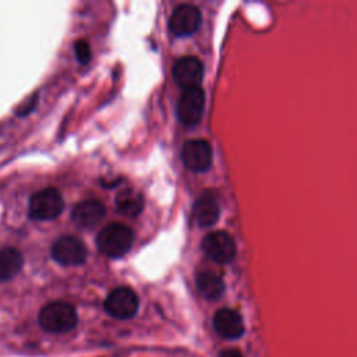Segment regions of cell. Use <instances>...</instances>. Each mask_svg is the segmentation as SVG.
<instances>
[{
    "label": "cell",
    "mask_w": 357,
    "mask_h": 357,
    "mask_svg": "<svg viewBox=\"0 0 357 357\" xmlns=\"http://www.w3.org/2000/svg\"><path fill=\"white\" fill-rule=\"evenodd\" d=\"M75 54L79 63L86 64L91 60V47L86 40H78L75 43Z\"/></svg>",
    "instance_id": "17"
},
{
    "label": "cell",
    "mask_w": 357,
    "mask_h": 357,
    "mask_svg": "<svg viewBox=\"0 0 357 357\" xmlns=\"http://www.w3.org/2000/svg\"><path fill=\"white\" fill-rule=\"evenodd\" d=\"M219 357H244V356H243V353H241L238 349L230 347V349L222 350V351L219 353Z\"/></svg>",
    "instance_id": "18"
},
{
    "label": "cell",
    "mask_w": 357,
    "mask_h": 357,
    "mask_svg": "<svg viewBox=\"0 0 357 357\" xmlns=\"http://www.w3.org/2000/svg\"><path fill=\"white\" fill-rule=\"evenodd\" d=\"M202 75H204L202 63L192 56L181 57L180 60L176 61L173 67V78L183 89L199 86Z\"/></svg>",
    "instance_id": "11"
},
{
    "label": "cell",
    "mask_w": 357,
    "mask_h": 357,
    "mask_svg": "<svg viewBox=\"0 0 357 357\" xmlns=\"http://www.w3.org/2000/svg\"><path fill=\"white\" fill-rule=\"evenodd\" d=\"M197 287L206 300H216L225 291L223 280L211 271H202L197 275Z\"/></svg>",
    "instance_id": "15"
},
{
    "label": "cell",
    "mask_w": 357,
    "mask_h": 357,
    "mask_svg": "<svg viewBox=\"0 0 357 357\" xmlns=\"http://www.w3.org/2000/svg\"><path fill=\"white\" fill-rule=\"evenodd\" d=\"M22 266V257L14 248L0 250V282L13 279Z\"/></svg>",
    "instance_id": "16"
},
{
    "label": "cell",
    "mask_w": 357,
    "mask_h": 357,
    "mask_svg": "<svg viewBox=\"0 0 357 357\" xmlns=\"http://www.w3.org/2000/svg\"><path fill=\"white\" fill-rule=\"evenodd\" d=\"M116 208L127 216H137L144 208V197L134 188H123L116 195Z\"/></svg>",
    "instance_id": "14"
},
{
    "label": "cell",
    "mask_w": 357,
    "mask_h": 357,
    "mask_svg": "<svg viewBox=\"0 0 357 357\" xmlns=\"http://www.w3.org/2000/svg\"><path fill=\"white\" fill-rule=\"evenodd\" d=\"M105 213L106 209L102 202L96 199H88L74 206L71 218L81 227H93L103 219Z\"/></svg>",
    "instance_id": "12"
},
{
    "label": "cell",
    "mask_w": 357,
    "mask_h": 357,
    "mask_svg": "<svg viewBox=\"0 0 357 357\" xmlns=\"http://www.w3.org/2000/svg\"><path fill=\"white\" fill-rule=\"evenodd\" d=\"M64 201L56 188H45L31 197L29 215L38 220L54 219L61 213Z\"/></svg>",
    "instance_id": "3"
},
{
    "label": "cell",
    "mask_w": 357,
    "mask_h": 357,
    "mask_svg": "<svg viewBox=\"0 0 357 357\" xmlns=\"http://www.w3.org/2000/svg\"><path fill=\"white\" fill-rule=\"evenodd\" d=\"M194 218L201 227L212 226L219 218V205L215 195L204 192L194 204Z\"/></svg>",
    "instance_id": "13"
},
{
    "label": "cell",
    "mask_w": 357,
    "mask_h": 357,
    "mask_svg": "<svg viewBox=\"0 0 357 357\" xmlns=\"http://www.w3.org/2000/svg\"><path fill=\"white\" fill-rule=\"evenodd\" d=\"M205 93L199 86L183 89L177 102L178 120L185 126L197 124L204 113Z\"/></svg>",
    "instance_id": "5"
},
{
    "label": "cell",
    "mask_w": 357,
    "mask_h": 357,
    "mask_svg": "<svg viewBox=\"0 0 357 357\" xmlns=\"http://www.w3.org/2000/svg\"><path fill=\"white\" fill-rule=\"evenodd\" d=\"M201 25V13L192 4H181L174 8L169 20V29L176 36L194 33Z\"/></svg>",
    "instance_id": "7"
},
{
    "label": "cell",
    "mask_w": 357,
    "mask_h": 357,
    "mask_svg": "<svg viewBox=\"0 0 357 357\" xmlns=\"http://www.w3.org/2000/svg\"><path fill=\"white\" fill-rule=\"evenodd\" d=\"M53 258L63 265H79L86 258V248L81 240L73 236L60 237L52 248Z\"/></svg>",
    "instance_id": "9"
},
{
    "label": "cell",
    "mask_w": 357,
    "mask_h": 357,
    "mask_svg": "<svg viewBox=\"0 0 357 357\" xmlns=\"http://www.w3.org/2000/svg\"><path fill=\"white\" fill-rule=\"evenodd\" d=\"M204 252L218 264H227L236 255V243L226 231H212L202 240Z\"/></svg>",
    "instance_id": "6"
},
{
    "label": "cell",
    "mask_w": 357,
    "mask_h": 357,
    "mask_svg": "<svg viewBox=\"0 0 357 357\" xmlns=\"http://www.w3.org/2000/svg\"><path fill=\"white\" fill-rule=\"evenodd\" d=\"M105 311L116 319H128L138 311V297L130 287L113 289L105 300Z\"/></svg>",
    "instance_id": "4"
},
{
    "label": "cell",
    "mask_w": 357,
    "mask_h": 357,
    "mask_svg": "<svg viewBox=\"0 0 357 357\" xmlns=\"http://www.w3.org/2000/svg\"><path fill=\"white\" fill-rule=\"evenodd\" d=\"M213 328L220 337L227 340L241 337L245 331L241 315L231 308H220L215 312Z\"/></svg>",
    "instance_id": "10"
},
{
    "label": "cell",
    "mask_w": 357,
    "mask_h": 357,
    "mask_svg": "<svg viewBox=\"0 0 357 357\" xmlns=\"http://www.w3.org/2000/svg\"><path fill=\"white\" fill-rule=\"evenodd\" d=\"M77 322L75 308L66 301L47 303L39 312V325L50 333H67L77 326Z\"/></svg>",
    "instance_id": "1"
},
{
    "label": "cell",
    "mask_w": 357,
    "mask_h": 357,
    "mask_svg": "<svg viewBox=\"0 0 357 357\" xmlns=\"http://www.w3.org/2000/svg\"><path fill=\"white\" fill-rule=\"evenodd\" d=\"M184 165L194 172H204L212 163V148L205 139H190L181 148Z\"/></svg>",
    "instance_id": "8"
},
{
    "label": "cell",
    "mask_w": 357,
    "mask_h": 357,
    "mask_svg": "<svg viewBox=\"0 0 357 357\" xmlns=\"http://www.w3.org/2000/svg\"><path fill=\"white\" fill-rule=\"evenodd\" d=\"M132 240L134 234L128 226L112 223L99 231L96 243L105 255L117 258L124 255L131 248Z\"/></svg>",
    "instance_id": "2"
}]
</instances>
